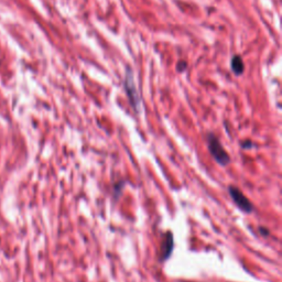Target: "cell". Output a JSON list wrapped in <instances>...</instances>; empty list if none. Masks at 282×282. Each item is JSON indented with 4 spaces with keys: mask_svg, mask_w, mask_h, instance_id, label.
Masks as SVG:
<instances>
[{
    "mask_svg": "<svg viewBox=\"0 0 282 282\" xmlns=\"http://www.w3.org/2000/svg\"><path fill=\"white\" fill-rule=\"evenodd\" d=\"M208 147L211 155L216 160L217 163L222 164V166H227V164L229 163L230 158L228 153L226 152L224 147L222 146V143L217 139V137H215V135H208Z\"/></svg>",
    "mask_w": 282,
    "mask_h": 282,
    "instance_id": "1",
    "label": "cell"
},
{
    "mask_svg": "<svg viewBox=\"0 0 282 282\" xmlns=\"http://www.w3.org/2000/svg\"><path fill=\"white\" fill-rule=\"evenodd\" d=\"M123 87H125L126 94L128 96V99L132 104L133 108L135 109L136 113H139V107H140V97L138 91H137V87L135 85L134 81V75L130 68H128L126 72L125 80H123Z\"/></svg>",
    "mask_w": 282,
    "mask_h": 282,
    "instance_id": "2",
    "label": "cell"
},
{
    "mask_svg": "<svg viewBox=\"0 0 282 282\" xmlns=\"http://www.w3.org/2000/svg\"><path fill=\"white\" fill-rule=\"evenodd\" d=\"M228 193L234 201V203L237 205V208L240 211H243L245 213L253 212L254 209H253L252 203L244 195L243 192L240 191L238 188L230 185V187H228Z\"/></svg>",
    "mask_w": 282,
    "mask_h": 282,
    "instance_id": "3",
    "label": "cell"
},
{
    "mask_svg": "<svg viewBox=\"0 0 282 282\" xmlns=\"http://www.w3.org/2000/svg\"><path fill=\"white\" fill-rule=\"evenodd\" d=\"M173 248H174L173 235H172L171 232H168L162 240L161 248H160L159 260L161 261V263H164V261L170 258V256L172 254V251H173Z\"/></svg>",
    "mask_w": 282,
    "mask_h": 282,
    "instance_id": "4",
    "label": "cell"
},
{
    "mask_svg": "<svg viewBox=\"0 0 282 282\" xmlns=\"http://www.w3.org/2000/svg\"><path fill=\"white\" fill-rule=\"evenodd\" d=\"M230 66H232V70H233L234 74L242 75L244 73L245 65H244L243 59H242V57H240V56H235V57H234L232 59Z\"/></svg>",
    "mask_w": 282,
    "mask_h": 282,
    "instance_id": "5",
    "label": "cell"
},
{
    "mask_svg": "<svg viewBox=\"0 0 282 282\" xmlns=\"http://www.w3.org/2000/svg\"><path fill=\"white\" fill-rule=\"evenodd\" d=\"M176 68H177V71L178 72H183L185 71V68H187V62H184V61H180L177 63L176 65Z\"/></svg>",
    "mask_w": 282,
    "mask_h": 282,
    "instance_id": "6",
    "label": "cell"
},
{
    "mask_svg": "<svg viewBox=\"0 0 282 282\" xmlns=\"http://www.w3.org/2000/svg\"><path fill=\"white\" fill-rule=\"evenodd\" d=\"M260 233H261V235H264V236H267V235H268V230H267V229H264L263 227H260Z\"/></svg>",
    "mask_w": 282,
    "mask_h": 282,
    "instance_id": "7",
    "label": "cell"
}]
</instances>
